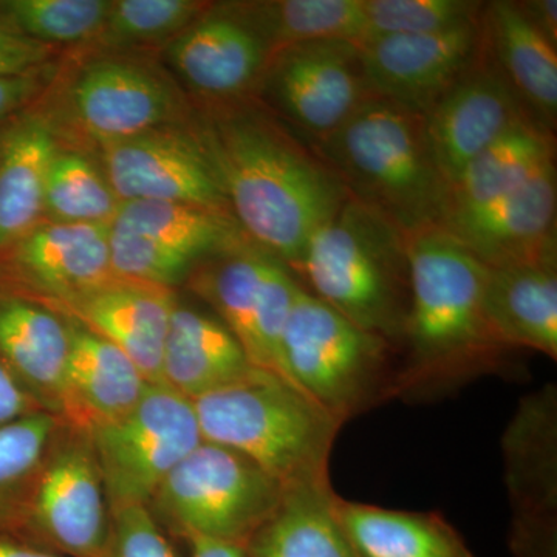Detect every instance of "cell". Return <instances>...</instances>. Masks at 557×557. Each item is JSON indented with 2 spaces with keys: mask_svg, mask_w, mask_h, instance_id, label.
Instances as JSON below:
<instances>
[{
  "mask_svg": "<svg viewBox=\"0 0 557 557\" xmlns=\"http://www.w3.org/2000/svg\"><path fill=\"white\" fill-rule=\"evenodd\" d=\"M249 240L289 270L350 194L313 145L258 97L205 102L190 124Z\"/></svg>",
  "mask_w": 557,
  "mask_h": 557,
  "instance_id": "6da1fadb",
  "label": "cell"
},
{
  "mask_svg": "<svg viewBox=\"0 0 557 557\" xmlns=\"http://www.w3.org/2000/svg\"><path fill=\"white\" fill-rule=\"evenodd\" d=\"M410 307L395 392L487 372L511 350L487 322V267L442 226L408 234Z\"/></svg>",
  "mask_w": 557,
  "mask_h": 557,
  "instance_id": "7a4b0ae2",
  "label": "cell"
},
{
  "mask_svg": "<svg viewBox=\"0 0 557 557\" xmlns=\"http://www.w3.org/2000/svg\"><path fill=\"white\" fill-rule=\"evenodd\" d=\"M313 146L350 197L403 233L443 226L448 218L450 185L432 156L423 115L370 97Z\"/></svg>",
  "mask_w": 557,
  "mask_h": 557,
  "instance_id": "3957f363",
  "label": "cell"
},
{
  "mask_svg": "<svg viewBox=\"0 0 557 557\" xmlns=\"http://www.w3.org/2000/svg\"><path fill=\"white\" fill-rule=\"evenodd\" d=\"M193 405L203 442L236 450L282 486L330 479L343 421L276 373L252 368Z\"/></svg>",
  "mask_w": 557,
  "mask_h": 557,
  "instance_id": "277c9868",
  "label": "cell"
},
{
  "mask_svg": "<svg viewBox=\"0 0 557 557\" xmlns=\"http://www.w3.org/2000/svg\"><path fill=\"white\" fill-rule=\"evenodd\" d=\"M299 274L359 329L401 347L410 307L408 234L348 197L311 237Z\"/></svg>",
  "mask_w": 557,
  "mask_h": 557,
  "instance_id": "5b68a950",
  "label": "cell"
},
{
  "mask_svg": "<svg viewBox=\"0 0 557 557\" xmlns=\"http://www.w3.org/2000/svg\"><path fill=\"white\" fill-rule=\"evenodd\" d=\"M391 350L300 285L282 335V376L344 423L395 392Z\"/></svg>",
  "mask_w": 557,
  "mask_h": 557,
  "instance_id": "8992f818",
  "label": "cell"
},
{
  "mask_svg": "<svg viewBox=\"0 0 557 557\" xmlns=\"http://www.w3.org/2000/svg\"><path fill=\"white\" fill-rule=\"evenodd\" d=\"M284 486L236 450L203 442L172 469L146 508L172 541L244 548Z\"/></svg>",
  "mask_w": 557,
  "mask_h": 557,
  "instance_id": "52a82bcc",
  "label": "cell"
},
{
  "mask_svg": "<svg viewBox=\"0 0 557 557\" xmlns=\"http://www.w3.org/2000/svg\"><path fill=\"white\" fill-rule=\"evenodd\" d=\"M110 509L148 505L157 487L200 443L190 399L166 384H149L126 416L89 432Z\"/></svg>",
  "mask_w": 557,
  "mask_h": 557,
  "instance_id": "ba28073f",
  "label": "cell"
},
{
  "mask_svg": "<svg viewBox=\"0 0 557 557\" xmlns=\"http://www.w3.org/2000/svg\"><path fill=\"white\" fill-rule=\"evenodd\" d=\"M112 512L89 431L62 424L17 539L61 557H106Z\"/></svg>",
  "mask_w": 557,
  "mask_h": 557,
  "instance_id": "9c48e42d",
  "label": "cell"
},
{
  "mask_svg": "<svg viewBox=\"0 0 557 557\" xmlns=\"http://www.w3.org/2000/svg\"><path fill=\"white\" fill-rule=\"evenodd\" d=\"M186 282L236 336L255 368L282 376V335L302 285L285 263L248 240L201 260Z\"/></svg>",
  "mask_w": 557,
  "mask_h": 557,
  "instance_id": "30bf717a",
  "label": "cell"
},
{
  "mask_svg": "<svg viewBox=\"0 0 557 557\" xmlns=\"http://www.w3.org/2000/svg\"><path fill=\"white\" fill-rule=\"evenodd\" d=\"M255 97L314 145L373 97L361 44L317 39L273 51Z\"/></svg>",
  "mask_w": 557,
  "mask_h": 557,
  "instance_id": "8fae6325",
  "label": "cell"
},
{
  "mask_svg": "<svg viewBox=\"0 0 557 557\" xmlns=\"http://www.w3.org/2000/svg\"><path fill=\"white\" fill-rule=\"evenodd\" d=\"M67 110L70 121L98 145L178 124L188 112L164 72L116 54L81 65L69 84Z\"/></svg>",
  "mask_w": 557,
  "mask_h": 557,
  "instance_id": "7c38bea8",
  "label": "cell"
},
{
  "mask_svg": "<svg viewBox=\"0 0 557 557\" xmlns=\"http://www.w3.org/2000/svg\"><path fill=\"white\" fill-rule=\"evenodd\" d=\"M100 149L102 172L120 201H177L231 212L190 126L157 127L101 143Z\"/></svg>",
  "mask_w": 557,
  "mask_h": 557,
  "instance_id": "4fadbf2b",
  "label": "cell"
},
{
  "mask_svg": "<svg viewBox=\"0 0 557 557\" xmlns=\"http://www.w3.org/2000/svg\"><path fill=\"white\" fill-rule=\"evenodd\" d=\"M556 417L555 387L544 388L520 405L504 437L516 557H557Z\"/></svg>",
  "mask_w": 557,
  "mask_h": 557,
  "instance_id": "5bb4252c",
  "label": "cell"
},
{
  "mask_svg": "<svg viewBox=\"0 0 557 557\" xmlns=\"http://www.w3.org/2000/svg\"><path fill=\"white\" fill-rule=\"evenodd\" d=\"M528 119L534 120L498 67L482 28L478 54L424 116V129L432 156L453 186L475 157Z\"/></svg>",
  "mask_w": 557,
  "mask_h": 557,
  "instance_id": "9a60e30c",
  "label": "cell"
},
{
  "mask_svg": "<svg viewBox=\"0 0 557 557\" xmlns=\"http://www.w3.org/2000/svg\"><path fill=\"white\" fill-rule=\"evenodd\" d=\"M480 39L482 14L448 30L362 42L370 94L426 116L474 60Z\"/></svg>",
  "mask_w": 557,
  "mask_h": 557,
  "instance_id": "2e32d148",
  "label": "cell"
},
{
  "mask_svg": "<svg viewBox=\"0 0 557 557\" xmlns=\"http://www.w3.org/2000/svg\"><path fill=\"white\" fill-rule=\"evenodd\" d=\"M110 223L42 220L0 255V285L58 302L116 276L110 265Z\"/></svg>",
  "mask_w": 557,
  "mask_h": 557,
  "instance_id": "e0dca14e",
  "label": "cell"
},
{
  "mask_svg": "<svg viewBox=\"0 0 557 557\" xmlns=\"http://www.w3.org/2000/svg\"><path fill=\"white\" fill-rule=\"evenodd\" d=\"M237 2L211 7L168 46V60L205 102L252 97L271 57Z\"/></svg>",
  "mask_w": 557,
  "mask_h": 557,
  "instance_id": "ac0fdd59",
  "label": "cell"
},
{
  "mask_svg": "<svg viewBox=\"0 0 557 557\" xmlns=\"http://www.w3.org/2000/svg\"><path fill=\"white\" fill-rule=\"evenodd\" d=\"M556 163L486 207L443 223L487 269L557 256Z\"/></svg>",
  "mask_w": 557,
  "mask_h": 557,
  "instance_id": "d6986e66",
  "label": "cell"
},
{
  "mask_svg": "<svg viewBox=\"0 0 557 557\" xmlns=\"http://www.w3.org/2000/svg\"><path fill=\"white\" fill-rule=\"evenodd\" d=\"M175 299L172 288L115 276L100 287L46 306L119 347L149 384H157Z\"/></svg>",
  "mask_w": 557,
  "mask_h": 557,
  "instance_id": "ffe728a7",
  "label": "cell"
},
{
  "mask_svg": "<svg viewBox=\"0 0 557 557\" xmlns=\"http://www.w3.org/2000/svg\"><path fill=\"white\" fill-rule=\"evenodd\" d=\"M69 348L67 318L0 285V361L44 412L60 418Z\"/></svg>",
  "mask_w": 557,
  "mask_h": 557,
  "instance_id": "44dd1931",
  "label": "cell"
},
{
  "mask_svg": "<svg viewBox=\"0 0 557 557\" xmlns=\"http://www.w3.org/2000/svg\"><path fill=\"white\" fill-rule=\"evenodd\" d=\"M67 322L70 348L61 420L90 432L131 412L149 383L119 347L73 319Z\"/></svg>",
  "mask_w": 557,
  "mask_h": 557,
  "instance_id": "7402d4cb",
  "label": "cell"
},
{
  "mask_svg": "<svg viewBox=\"0 0 557 557\" xmlns=\"http://www.w3.org/2000/svg\"><path fill=\"white\" fill-rule=\"evenodd\" d=\"M483 306L505 346L557 358V256L487 269Z\"/></svg>",
  "mask_w": 557,
  "mask_h": 557,
  "instance_id": "603a6c76",
  "label": "cell"
},
{
  "mask_svg": "<svg viewBox=\"0 0 557 557\" xmlns=\"http://www.w3.org/2000/svg\"><path fill=\"white\" fill-rule=\"evenodd\" d=\"M252 368L239 341L215 314L175 299L161 362V383L193 401L228 386Z\"/></svg>",
  "mask_w": 557,
  "mask_h": 557,
  "instance_id": "cb8c5ba5",
  "label": "cell"
},
{
  "mask_svg": "<svg viewBox=\"0 0 557 557\" xmlns=\"http://www.w3.org/2000/svg\"><path fill=\"white\" fill-rule=\"evenodd\" d=\"M60 149L44 115L24 113L0 129V255L42 222L47 178Z\"/></svg>",
  "mask_w": 557,
  "mask_h": 557,
  "instance_id": "d4e9b609",
  "label": "cell"
},
{
  "mask_svg": "<svg viewBox=\"0 0 557 557\" xmlns=\"http://www.w3.org/2000/svg\"><path fill=\"white\" fill-rule=\"evenodd\" d=\"M482 28L498 67L539 124L555 134L557 123L556 46L531 24L518 2L483 5Z\"/></svg>",
  "mask_w": 557,
  "mask_h": 557,
  "instance_id": "484cf974",
  "label": "cell"
},
{
  "mask_svg": "<svg viewBox=\"0 0 557 557\" xmlns=\"http://www.w3.org/2000/svg\"><path fill=\"white\" fill-rule=\"evenodd\" d=\"M336 497L330 479L284 486L244 545L245 557H359L336 515Z\"/></svg>",
  "mask_w": 557,
  "mask_h": 557,
  "instance_id": "4316f807",
  "label": "cell"
},
{
  "mask_svg": "<svg viewBox=\"0 0 557 557\" xmlns=\"http://www.w3.org/2000/svg\"><path fill=\"white\" fill-rule=\"evenodd\" d=\"M336 515L359 557H474L440 512L398 511L338 496Z\"/></svg>",
  "mask_w": 557,
  "mask_h": 557,
  "instance_id": "83f0119b",
  "label": "cell"
},
{
  "mask_svg": "<svg viewBox=\"0 0 557 557\" xmlns=\"http://www.w3.org/2000/svg\"><path fill=\"white\" fill-rule=\"evenodd\" d=\"M555 134L528 119L483 150L450 186L446 220L475 211L525 185L555 163ZM445 220V222H446Z\"/></svg>",
  "mask_w": 557,
  "mask_h": 557,
  "instance_id": "f1b7e54d",
  "label": "cell"
},
{
  "mask_svg": "<svg viewBox=\"0 0 557 557\" xmlns=\"http://www.w3.org/2000/svg\"><path fill=\"white\" fill-rule=\"evenodd\" d=\"M110 225L199 262L249 240L230 211L177 201H121Z\"/></svg>",
  "mask_w": 557,
  "mask_h": 557,
  "instance_id": "f546056e",
  "label": "cell"
},
{
  "mask_svg": "<svg viewBox=\"0 0 557 557\" xmlns=\"http://www.w3.org/2000/svg\"><path fill=\"white\" fill-rule=\"evenodd\" d=\"M271 51L317 39L364 38V0L237 2Z\"/></svg>",
  "mask_w": 557,
  "mask_h": 557,
  "instance_id": "4dcf8cb0",
  "label": "cell"
},
{
  "mask_svg": "<svg viewBox=\"0 0 557 557\" xmlns=\"http://www.w3.org/2000/svg\"><path fill=\"white\" fill-rule=\"evenodd\" d=\"M64 421L36 412L0 428V533L17 536L44 460Z\"/></svg>",
  "mask_w": 557,
  "mask_h": 557,
  "instance_id": "1f68e13d",
  "label": "cell"
},
{
  "mask_svg": "<svg viewBox=\"0 0 557 557\" xmlns=\"http://www.w3.org/2000/svg\"><path fill=\"white\" fill-rule=\"evenodd\" d=\"M121 201L104 172L78 150H58L46 186L44 215L62 223H112Z\"/></svg>",
  "mask_w": 557,
  "mask_h": 557,
  "instance_id": "d6a6232c",
  "label": "cell"
},
{
  "mask_svg": "<svg viewBox=\"0 0 557 557\" xmlns=\"http://www.w3.org/2000/svg\"><path fill=\"white\" fill-rule=\"evenodd\" d=\"M112 0H3L0 20L40 44L91 42L104 25Z\"/></svg>",
  "mask_w": 557,
  "mask_h": 557,
  "instance_id": "836d02e7",
  "label": "cell"
},
{
  "mask_svg": "<svg viewBox=\"0 0 557 557\" xmlns=\"http://www.w3.org/2000/svg\"><path fill=\"white\" fill-rule=\"evenodd\" d=\"M211 7L197 0H115L97 38L108 49L170 44Z\"/></svg>",
  "mask_w": 557,
  "mask_h": 557,
  "instance_id": "e575fe53",
  "label": "cell"
},
{
  "mask_svg": "<svg viewBox=\"0 0 557 557\" xmlns=\"http://www.w3.org/2000/svg\"><path fill=\"white\" fill-rule=\"evenodd\" d=\"M483 2L474 0H364V38L423 35L478 20Z\"/></svg>",
  "mask_w": 557,
  "mask_h": 557,
  "instance_id": "d590c367",
  "label": "cell"
},
{
  "mask_svg": "<svg viewBox=\"0 0 557 557\" xmlns=\"http://www.w3.org/2000/svg\"><path fill=\"white\" fill-rule=\"evenodd\" d=\"M110 265L116 276L174 289L188 281L199 260L157 242L113 228L109 234Z\"/></svg>",
  "mask_w": 557,
  "mask_h": 557,
  "instance_id": "8d00e7d4",
  "label": "cell"
},
{
  "mask_svg": "<svg viewBox=\"0 0 557 557\" xmlns=\"http://www.w3.org/2000/svg\"><path fill=\"white\" fill-rule=\"evenodd\" d=\"M106 557H180L174 541L159 527L145 505L110 509Z\"/></svg>",
  "mask_w": 557,
  "mask_h": 557,
  "instance_id": "74e56055",
  "label": "cell"
},
{
  "mask_svg": "<svg viewBox=\"0 0 557 557\" xmlns=\"http://www.w3.org/2000/svg\"><path fill=\"white\" fill-rule=\"evenodd\" d=\"M53 51L54 47L21 35L0 20V78L40 72Z\"/></svg>",
  "mask_w": 557,
  "mask_h": 557,
  "instance_id": "f35d334b",
  "label": "cell"
},
{
  "mask_svg": "<svg viewBox=\"0 0 557 557\" xmlns=\"http://www.w3.org/2000/svg\"><path fill=\"white\" fill-rule=\"evenodd\" d=\"M36 412L44 410L0 361V428Z\"/></svg>",
  "mask_w": 557,
  "mask_h": 557,
  "instance_id": "ab89813d",
  "label": "cell"
},
{
  "mask_svg": "<svg viewBox=\"0 0 557 557\" xmlns=\"http://www.w3.org/2000/svg\"><path fill=\"white\" fill-rule=\"evenodd\" d=\"M42 81L40 72L0 78V123L30 104L42 90Z\"/></svg>",
  "mask_w": 557,
  "mask_h": 557,
  "instance_id": "60d3db41",
  "label": "cell"
},
{
  "mask_svg": "<svg viewBox=\"0 0 557 557\" xmlns=\"http://www.w3.org/2000/svg\"><path fill=\"white\" fill-rule=\"evenodd\" d=\"M531 24L557 47V0L518 2Z\"/></svg>",
  "mask_w": 557,
  "mask_h": 557,
  "instance_id": "b9f144b4",
  "label": "cell"
},
{
  "mask_svg": "<svg viewBox=\"0 0 557 557\" xmlns=\"http://www.w3.org/2000/svg\"><path fill=\"white\" fill-rule=\"evenodd\" d=\"M189 557H245L244 548L222 542L194 539L188 542Z\"/></svg>",
  "mask_w": 557,
  "mask_h": 557,
  "instance_id": "7bdbcfd3",
  "label": "cell"
},
{
  "mask_svg": "<svg viewBox=\"0 0 557 557\" xmlns=\"http://www.w3.org/2000/svg\"><path fill=\"white\" fill-rule=\"evenodd\" d=\"M0 557H61L21 541V539L0 533Z\"/></svg>",
  "mask_w": 557,
  "mask_h": 557,
  "instance_id": "ee69618b",
  "label": "cell"
}]
</instances>
